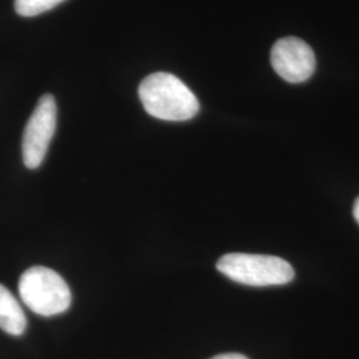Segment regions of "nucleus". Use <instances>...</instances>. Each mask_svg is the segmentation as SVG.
Listing matches in <instances>:
<instances>
[{
  "instance_id": "nucleus-8",
  "label": "nucleus",
  "mask_w": 359,
  "mask_h": 359,
  "mask_svg": "<svg viewBox=\"0 0 359 359\" xmlns=\"http://www.w3.org/2000/svg\"><path fill=\"white\" fill-rule=\"evenodd\" d=\"M210 359H249L243 354L238 353H225V354H218L216 357Z\"/></svg>"
},
{
  "instance_id": "nucleus-1",
  "label": "nucleus",
  "mask_w": 359,
  "mask_h": 359,
  "mask_svg": "<svg viewBox=\"0 0 359 359\" xmlns=\"http://www.w3.org/2000/svg\"><path fill=\"white\" fill-rule=\"evenodd\" d=\"M139 97L149 115L165 121H187L200 111V103L189 87L168 72L145 77L139 87Z\"/></svg>"
},
{
  "instance_id": "nucleus-3",
  "label": "nucleus",
  "mask_w": 359,
  "mask_h": 359,
  "mask_svg": "<svg viewBox=\"0 0 359 359\" xmlns=\"http://www.w3.org/2000/svg\"><path fill=\"white\" fill-rule=\"evenodd\" d=\"M217 270L234 283L248 286H277L294 278V269L283 258L264 255L229 253L217 261Z\"/></svg>"
},
{
  "instance_id": "nucleus-2",
  "label": "nucleus",
  "mask_w": 359,
  "mask_h": 359,
  "mask_svg": "<svg viewBox=\"0 0 359 359\" xmlns=\"http://www.w3.org/2000/svg\"><path fill=\"white\" fill-rule=\"evenodd\" d=\"M19 294L27 308L41 317H53L72 304L71 289L65 278L46 266H32L19 280Z\"/></svg>"
},
{
  "instance_id": "nucleus-7",
  "label": "nucleus",
  "mask_w": 359,
  "mask_h": 359,
  "mask_svg": "<svg viewBox=\"0 0 359 359\" xmlns=\"http://www.w3.org/2000/svg\"><path fill=\"white\" fill-rule=\"evenodd\" d=\"M65 0H15V11L20 16H36L50 11Z\"/></svg>"
},
{
  "instance_id": "nucleus-6",
  "label": "nucleus",
  "mask_w": 359,
  "mask_h": 359,
  "mask_svg": "<svg viewBox=\"0 0 359 359\" xmlns=\"http://www.w3.org/2000/svg\"><path fill=\"white\" fill-rule=\"evenodd\" d=\"M0 329L11 335L26 332L27 317L13 293L0 285Z\"/></svg>"
},
{
  "instance_id": "nucleus-9",
  "label": "nucleus",
  "mask_w": 359,
  "mask_h": 359,
  "mask_svg": "<svg viewBox=\"0 0 359 359\" xmlns=\"http://www.w3.org/2000/svg\"><path fill=\"white\" fill-rule=\"evenodd\" d=\"M353 215H354V218H355V221L358 222L359 225V197L355 200V204H354V208H353Z\"/></svg>"
},
{
  "instance_id": "nucleus-4",
  "label": "nucleus",
  "mask_w": 359,
  "mask_h": 359,
  "mask_svg": "<svg viewBox=\"0 0 359 359\" xmlns=\"http://www.w3.org/2000/svg\"><path fill=\"white\" fill-rule=\"evenodd\" d=\"M56 102L50 93L43 95L35 111L29 117L23 133L22 154L23 163L28 169H36L44 161L50 142L56 130Z\"/></svg>"
},
{
  "instance_id": "nucleus-5",
  "label": "nucleus",
  "mask_w": 359,
  "mask_h": 359,
  "mask_svg": "<svg viewBox=\"0 0 359 359\" xmlns=\"http://www.w3.org/2000/svg\"><path fill=\"white\" fill-rule=\"evenodd\" d=\"M273 69L289 83H304L316 71V55L306 41L283 38L276 41L270 53Z\"/></svg>"
}]
</instances>
